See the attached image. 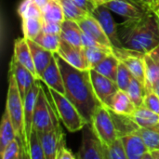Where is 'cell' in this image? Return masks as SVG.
<instances>
[{
	"instance_id": "obj_6",
	"label": "cell",
	"mask_w": 159,
	"mask_h": 159,
	"mask_svg": "<svg viewBox=\"0 0 159 159\" xmlns=\"http://www.w3.org/2000/svg\"><path fill=\"white\" fill-rule=\"evenodd\" d=\"M76 157L79 159H105L104 146L91 122L87 123L82 129V142Z\"/></svg>"
},
{
	"instance_id": "obj_8",
	"label": "cell",
	"mask_w": 159,
	"mask_h": 159,
	"mask_svg": "<svg viewBox=\"0 0 159 159\" xmlns=\"http://www.w3.org/2000/svg\"><path fill=\"white\" fill-rule=\"evenodd\" d=\"M113 52L119 59L120 61L124 62L127 65V67L131 72L133 77H135L145 86L146 75L143 60L144 54L125 48H113Z\"/></svg>"
},
{
	"instance_id": "obj_48",
	"label": "cell",
	"mask_w": 159,
	"mask_h": 159,
	"mask_svg": "<svg viewBox=\"0 0 159 159\" xmlns=\"http://www.w3.org/2000/svg\"><path fill=\"white\" fill-rule=\"evenodd\" d=\"M154 90L159 95V79L157 80V82L156 83V85H155V87H154Z\"/></svg>"
},
{
	"instance_id": "obj_9",
	"label": "cell",
	"mask_w": 159,
	"mask_h": 159,
	"mask_svg": "<svg viewBox=\"0 0 159 159\" xmlns=\"http://www.w3.org/2000/svg\"><path fill=\"white\" fill-rule=\"evenodd\" d=\"M90 78L98 99L107 107L115 94L119 90L117 84L94 69H90Z\"/></svg>"
},
{
	"instance_id": "obj_39",
	"label": "cell",
	"mask_w": 159,
	"mask_h": 159,
	"mask_svg": "<svg viewBox=\"0 0 159 159\" xmlns=\"http://www.w3.org/2000/svg\"><path fill=\"white\" fill-rule=\"evenodd\" d=\"M21 146L18 139L10 142L0 153L2 159H18L22 157Z\"/></svg>"
},
{
	"instance_id": "obj_13",
	"label": "cell",
	"mask_w": 159,
	"mask_h": 159,
	"mask_svg": "<svg viewBox=\"0 0 159 159\" xmlns=\"http://www.w3.org/2000/svg\"><path fill=\"white\" fill-rule=\"evenodd\" d=\"M39 80H36L34 84L31 87V89L28 90L24 100H23V121H24V137L26 141L27 145V156H28V144L31 133L33 131V117H34V105L36 102L37 95L40 90V84L38 82Z\"/></svg>"
},
{
	"instance_id": "obj_3",
	"label": "cell",
	"mask_w": 159,
	"mask_h": 159,
	"mask_svg": "<svg viewBox=\"0 0 159 159\" xmlns=\"http://www.w3.org/2000/svg\"><path fill=\"white\" fill-rule=\"evenodd\" d=\"M6 110L7 111L13 127L15 129L17 139L20 143L22 150V157H27V145L24 137V121H23V99L20 96L17 82L14 75L9 73L8 89L7 94Z\"/></svg>"
},
{
	"instance_id": "obj_33",
	"label": "cell",
	"mask_w": 159,
	"mask_h": 159,
	"mask_svg": "<svg viewBox=\"0 0 159 159\" xmlns=\"http://www.w3.org/2000/svg\"><path fill=\"white\" fill-rule=\"evenodd\" d=\"M34 42H36L38 45L43 47L44 48L53 52L57 53L61 45V34H47L41 32L34 39Z\"/></svg>"
},
{
	"instance_id": "obj_34",
	"label": "cell",
	"mask_w": 159,
	"mask_h": 159,
	"mask_svg": "<svg viewBox=\"0 0 159 159\" xmlns=\"http://www.w3.org/2000/svg\"><path fill=\"white\" fill-rule=\"evenodd\" d=\"M62 7L64 17L66 20H72L75 21H79L84 19L86 16L89 15L88 12L80 8L77 5H75L72 0H58Z\"/></svg>"
},
{
	"instance_id": "obj_18",
	"label": "cell",
	"mask_w": 159,
	"mask_h": 159,
	"mask_svg": "<svg viewBox=\"0 0 159 159\" xmlns=\"http://www.w3.org/2000/svg\"><path fill=\"white\" fill-rule=\"evenodd\" d=\"M41 80L48 86V88H50L63 95L65 94V88H64L62 75L59 67L58 61L55 58V54L51 59L49 64L42 74Z\"/></svg>"
},
{
	"instance_id": "obj_20",
	"label": "cell",
	"mask_w": 159,
	"mask_h": 159,
	"mask_svg": "<svg viewBox=\"0 0 159 159\" xmlns=\"http://www.w3.org/2000/svg\"><path fill=\"white\" fill-rule=\"evenodd\" d=\"M27 41H28V44H29V47H30V49L32 52L36 74L38 75L39 80H41L42 74L44 73V71L49 64L51 59L54 56V53L44 48L43 47L38 45L34 40L27 39Z\"/></svg>"
},
{
	"instance_id": "obj_25",
	"label": "cell",
	"mask_w": 159,
	"mask_h": 159,
	"mask_svg": "<svg viewBox=\"0 0 159 159\" xmlns=\"http://www.w3.org/2000/svg\"><path fill=\"white\" fill-rule=\"evenodd\" d=\"M119 62H120L119 59L114 53H112V54L108 55L106 58H104L100 63H98L92 69H94L98 73L103 75L104 76H106L116 82Z\"/></svg>"
},
{
	"instance_id": "obj_46",
	"label": "cell",
	"mask_w": 159,
	"mask_h": 159,
	"mask_svg": "<svg viewBox=\"0 0 159 159\" xmlns=\"http://www.w3.org/2000/svg\"><path fill=\"white\" fill-rule=\"evenodd\" d=\"M150 153H151L152 159H159V149H157V150L150 151Z\"/></svg>"
},
{
	"instance_id": "obj_44",
	"label": "cell",
	"mask_w": 159,
	"mask_h": 159,
	"mask_svg": "<svg viewBox=\"0 0 159 159\" xmlns=\"http://www.w3.org/2000/svg\"><path fill=\"white\" fill-rule=\"evenodd\" d=\"M33 1L41 8V10H43L50 2V0H33Z\"/></svg>"
},
{
	"instance_id": "obj_37",
	"label": "cell",
	"mask_w": 159,
	"mask_h": 159,
	"mask_svg": "<svg viewBox=\"0 0 159 159\" xmlns=\"http://www.w3.org/2000/svg\"><path fill=\"white\" fill-rule=\"evenodd\" d=\"M18 13L21 19L42 17L41 8L33 0H22L18 7Z\"/></svg>"
},
{
	"instance_id": "obj_30",
	"label": "cell",
	"mask_w": 159,
	"mask_h": 159,
	"mask_svg": "<svg viewBox=\"0 0 159 159\" xmlns=\"http://www.w3.org/2000/svg\"><path fill=\"white\" fill-rule=\"evenodd\" d=\"M136 132L143 139L150 151L159 149V123L148 128H140Z\"/></svg>"
},
{
	"instance_id": "obj_50",
	"label": "cell",
	"mask_w": 159,
	"mask_h": 159,
	"mask_svg": "<svg viewBox=\"0 0 159 159\" xmlns=\"http://www.w3.org/2000/svg\"><path fill=\"white\" fill-rule=\"evenodd\" d=\"M154 10L157 12V16H158V18H159V6L158 7H157L156 8H154Z\"/></svg>"
},
{
	"instance_id": "obj_27",
	"label": "cell",
	"mask_w": 159,
	"mask_h": 159,
	"mask_svg": "<svg viewBox=\"0 0 159 159\" xmlns=\"http://www.w3.org/2000/svg\"><path fill=\"white\" fill-rule=\"evenodd\" d=\"M17 139V134L9 115L7 110L2 116L1 127H0V152L13 140Z\"/></svg>"
},
{
	"instance_id": "obj_19",
	"label": "cell",
	"mask_w": 159,
	"mask_h": 159,
	"mask_svg": "<svg viewBox=\"0 0 159 159\" xmlns=\"http://www.w3.org/2000/svg\"><path fill=\"white\" fill-rule=\"evenodd\" d=\"M146 91L154 90V87L159 79V46L144 54Z\"/></svg>"
},
{
	"instance_id": "obj_23",
	"label": "cell",
	"mask_w": 159,
	"mask_h": 159,
	"mask_svg": "<svg viewBox=\"0 0 159 159\" xmlns=\"http://www.w3.org/2000/svg\"><path fill=\"white\" fill-rule=\"evenodd\" d=\"M107 108L116 113L128 116H132L134 111L136 110V106L130 100L128 93L125 90L121 89H119L115 94Z\"/></svg>"
},
{
	"instance_id": "obj_49",
	"label": "cell",
	"mask_w": 159,
	"mask_h": 159,
	"mask_svg": "<svg viewBox=\"0 0 159 159\" xmlns=\"http://www.w3.org/2000/svg\"><path fill=\"white\" fill-rule=\"evenodd\" d=\"M153 2H154V4H153V9L154 8H156L157 7H158L159 6V0H153Z\"/></svg>"
},
{
	"instance_id": "obj_42",
	"label": "cell",
	"mask_w": 159,
	"mask_h": 159,
	"mask_svg": "<svg viewBox=\"0 0 159 159\" xmlns=\"http://www.w3.org/2000/svg\"><path fill=\"white\" fill-rule=\"evenodd\" d=\"M61 23L55 22V21H44L42 32L47 34H61Z\"/></svg>"
},
{
	"instance_id": "obj_24",
	"label": "cell",
	"mask_w": 159,
	"mask_h": 159,
	"mask_svg": "<svg viewBox=\"0 0 159 159\" xmlns=\"http://www.w3.org/2000/svg\"><path fill=\"white\" fill-rule=\"evenodd\" d=\"M61 39L67 41L68 43L83 48L82 45V30L77 21L72 20H64L61 22Z\"/></svg>"
},
{
	"instance_id": "obj_11",
	"label": "cell",
	"mask_w": 159,
	"mask_h": 159,
	"mask_svg": "<svg viewBox=\"0 0 159 159\" xmlns=\"http://www.w3.org/2000/svg\"><path fill=\"white\" fill-rule=\"evenodd\" d=\"M57 54L72 66L80 70H90L83 48L75 47L61 39Z\"/></svg>"
},
{
	"instance_id": "obj_26",
	"label": "cell",
	"mask_w": 159,
	"mask_h": 159,
	"mask_svg": "<svg viewBox=\"0 0 159 159\" xmlns=\"http://www.w3.org/2000/svg\"><path fill=\"white\" fill-rule=\"evenodd\" d=\"M132 117L139 125L140 128H148L159 123V115L151 111L145 106L137 107L134 111Z\"/></svg>"
},
{
	"instance_id": "obj_40",
	"label": "cell",
	"mask_w": 159,
	"mask_h": 159,
	"mask_svg": "<svg viewBox=\"0 0 159 159\" xmlns=\"http://www.w3.org/2000/svg\"><path fill=\"white\" fill-rule=\"evenodd\" d=\"M143 106L159 115V95L155 90L146 91L143 100Z\"/></svg>"
},
{
	"instance_id": "obj_38",
	"label": "cell",
	"mask_w": 159,
	"mask_h": 159,
	"mask_svg": "<svg viewBox=\"0 0 159 159\" xmlns=\"http://www.w3.org/2000/svg\"><path fill=\"white\" fill-rule=\"evenodd\" d=\"M132 77H133V75H132L131 72L129 71V69L127 67V65L124 62L120 61L119 65H118V69H117L116 81L119 89L126 91Z\"/></svg>"
},
{
	"instance_id": "obj_10",
	"label": "cell",
	"mask_w": 159,
	"mask_h": 159,
	"mask_svg": "<svg viewBox=\"0 0 159 159\" xmlns=\"http://www.w3.org/2000/svg\"><path fill=\"white\" fill-rule=\"evenodd\" d=\"M91 15L97 19L103 28L113 45V48H123L118 36V27L114 20L112 11L104 5H98Z\"/></svg>"
},
{
	"instance_id": "obj_35",
	"label": "cell",
	"mask_w": 159,
	"mask_h": 159,
	"mask_svg": "<svg viewBox=\"0 0 159 159\" xmlns=\"http://www.w3.org/2000/svg\"><path fill=\"white\" fill-rule=\"evenodd\" d=\"M103 146L105 159H128L121 138L118 137L111 144Z\"/></svg>"
},
{
	"instance_id": "obj_28",
	"label": "cell",
	"mask_w": 159,
	"mask_h": 159,
	"mask_svg": "<svg viewBox=\"0 0 159 159\" xmlns=\"http://www.w3.org/2000/svg\"><path fill=\"white\" fill-rule=\"evenodd\" d=\"M83 49L90 69L94 68L108 55L114 53L113 48L108 47H84Z\"/></svg>"
},
{
	"instance_id": "obj_12",
	"label": "cell",
	"mask_w": 159,
	"mask_h": 159,
	"mask_svg": "<svg viewBox=\"0 0 159 159\" xmlns=\"http://www.w3.org/2000/svg\"><path fill=\"white\" fill-rule=\"evenodd\" d=\"M112 12L125 18L126 20L136 19L143 16L150 7L139 3H134L132 0H112L103 4Z\"/></svg>"
},
{
	"instance_id": "obj_41",
	"label": "cell",
	"mask_w": 159,
	"mask_h": 159,
	"mask_svg": "<svg viewBox=\"0 0 159 159\" xmlns=\"http://www.w3.org/2000/svg\"><path fill=\"white\" fill-rule=\"evenodd\" d=\"M77 157L75 156L71 150H69L66 145H65V140L63 139L58 148V152H57V157L56 159H75Z\"/></svg>"
},
{
	"instance_id": "obj_4",
	"label": "cell",
	"mask_w": 159,
	"mask_h": 159,
	"mask_svg": "<svg viewBox=\"0 0 159 159\" xmlns=\"http://www.w3.org/2000/svg\"><path fill=\"white\" fill-rule=\"evenodd\" d=\"M49 95L55 105V109L65 128L70 132L82 130L87 124L86 120L80 115L77 108L63 94L48 88Z\"/></svg>"
},
{
	"instance_id": "obj_21",
	"label": "cell",
	"mask_w": 159,
	"mask_h": 159,
	"mask_svg": "<svg viewBox=\"0 0 159 159\" xmlns=\"http://www.w3.org/2000/svg\"><path fill=\"white\" fill-rule=\"evenodd\" d=\"M13 56L16 58V60L20 63L24 65L34 75V77L37 80H39L38 75L35 71V67H34V60H33V56H32V52H31L28 41L24 36L15 41Z\"/></svg>"
},
{
	"instance_id": "obj_1",
	"label": "cell",
	"mask_w": 159,
	"mask_h": 159,
	"mask_svg": "<svg viewBox=\"0 0 159 159\" xmlns=\"http://www.w3.org/2000/svg\"><path fill=\"white\" fill-rule=\"evenodd\" d=\"M55 58L61 69L65 96L77 108L87 123H90L97 109L103 105L98 99L90 78V70H80L64 61L57 53Z\"/></svg>"
},
{
	"instance_id": "obj_31",
	"label": "cell",
	"mask_w": 159,
	"mask_h": 159,
	"mask_svg": "<svg viewBox=\"0 0 159 159\" xmlns=\"http://www.w3.org/2000/svg\"><path fill=\"white\" fill-rule=\"evenodd\" d=\"M126 92L129 96L132 102L135 104L136 108L143 105V100L146 94V89L142 82L137 80L135 77H132L128 89H126Z\"/></svg>"
},
{
	"instance_id": "obj_43",
	"label": "cell",
	"mask_w": 159,
	"mask_h": 159,
	"mask_svg": "<svg viewBox=\"0 0 159 159\" xmlns=\"http://www.w3.org/2000/svg\"><path fill=\"white\" fill-rule=\"evenodd\" d=\"M75 5H77L80 8L88 12L89 14H92L94 9L97 7V4L94 0H72Z\"/></svg>"
},
{
	"instance_id": "obj_14",
	"label": "cell",
	"mask_w": 159,
	"mask_h": 159,
	"mask_svg": "<svg viewBox=\"0 0 159 159\" xmlns=\"http://www.w3.org/2000/svg\"><path fill=\"white\" fill-rule=\"evenodd\" d=\"M121 140L128 159H152L150 150L137 132L121 137Z\"/></svg>"
},
{
	"instance_id": "obj_7",
	"label": "cell",
	"mask_w": 159,
	"mask_h": 159,
	"mask_svg": "<svg viewBox=\"0 0 159 159\" xmlns=\"http://www.w3.org/2000/svg\"><path fill=\"white\" fill-rule=\"evenodd\" d=\"M52 129H54V125L51 116V105L45 94L43 88L41 87L34 110L33 130L36 132L48 131Z\"/></svg>"
},
{
	"instance_id": "obj_22",
	"label": "cell",
	"mask_w": 159,
	"mask_h": 159,
	"mask_svg": "<svg viewBox=\"0 0 159 159\" xmlns=\"http://www.w3.org/2000/svg\"><path fill=\"white\" fill-rule=\"evenodd\" d=\"M109 111L112 116L117 136L119 138L124 137L129 134L135 133L140 129L139 125L136 123V121L134 120L132 116L118 114L110 109H109Z\"/></svg>"
},
{
	"instance_id": "obj_17",
	"label": "cell",
	"mask_w": 159,
	"mask_h": 159,
	"mask_svg": "<svg viewBox=\"0 0 159 159\" xmlns=\"http://www.w3.org/2000/svg\"><path fill=\"white\" fill-rule=\"evenodd\" d=\"M36 133L42 143L46 159H56L59 145L64 139L61 126L48 131H37Z\"/></svg>"
},
{
	"instance_id": "obj_32",
	"label": "cell",
	"mask_w": 159,
	"mask_h": 159,
	"mask_svg": "<svg viewBox=\"0 0 159 159\" xmlns=\"http://www.w3.org/2000/svg\"><path fill=\"white\" fill-rule=\"evenodd\" d=\"M42 18L44 21L62 22L65 20L62 7L58 0H50L48 5L42 10Z\"/></svg>"
},
{
	"instance_id": "obj_16",
	"label": "cell",
	"mask_w": 159,
	"mask_h": 159,
	"mask_svg": "<svg viewBox=\"0 0 159 159\" xmlns=\"http://www.w3.org/2000/svg\"><path fill=\"white\" fill-rule=\"evenodd\" d=\"M77 22L84 34H86L87 35H89L98 43L113 48V45L109 37L107 36L103 28L102 27V25L94 16L89 14Z\"/></svg>"
},
{
	"instance_id": "obj_36",
	"label": "cell",
	"mask_w": 159,
	"mask_h": 159,
	"mask_svg": "<svg viewBox=\"0 0 159 159\" xmlns=\"http://www.w3.org/2000/svg\"><path fill=\"white\" fill-rule=\"evenodd\" d=\"M28 158L46 159V155L37 133L33 130L28 144Z\"/></svg>"
},
{
	"instance_id": "obj_15",
	"label": "cell",
	"mask_w": 159,
	"mask_h": 159,
	"mask_svg": "<svg viewBox=\"0 0 159 159\" xmlns=\"http://www.w3.org/2000/svg\"><path fill=\"white\" fill-rule=\"evenodd\" d=\"M9 73H11L14 75L20 96L24 100L28 90L31 89V87L34 84V82L37 79L24 65L20 63L14 56L10 61Z\"/></svg>"
},
{
	"instance_id": "obj_5",
	"label": "cell",
	"mask_w": 159,
	"mask_h": 159,
	"mask_svg": "<svg viewBox=\"0 0 159 159\" xmlns=\"http://www.w3.org/2000/svg\"><path fill=\"white\" fill-rule=\"evenodd\" d=\"M91 124L103 145H109L118 138L112 116L106 106L101 105L97 109L92 117Z\"/></svg>"
},
{
	"instance_id": "obj_47",
	"label": "cell",
	"mask_w": 159,
	"mask_h": 159,
	"mask_svg": "<svg viewBox=\"0 0 159 159\" xmlns=\"http://www.w3.org/2000/svg\"><path fill=\"white\" fill-rule=\"evenodd\" d=\"M109 1H112V0H94V2H95L97 5H103L104 3L109 2Z\"/></svg>"
},
{
	"instance_id": "obj_45",
	"label": "cell",
	"mask_w": 159,
	"mask_h": 159,
	"mask_svg": "<svg viewBox=\"0 0 159 159\" xmlns=\"http://www.w3.org/2000/svg\"><path fill=\"white\" fill-rule=\"evenodd\" d=\"M138 1H139L141 4L144 5L145 7H150V8L153 7V4H154L153 0H138Z\"/></svg>"
},
{
	"instance_id": "obj_2",
	"label": "cell",
	"mask_w": 159,
	"mask_h": 159,
	"mask_svg": "<svg viewBox=\"0 0 159 159\" xmlns=\"http://www.w3.org/2000/svg\"><path fill=\"white\" fill-rule=\"evenodd\" d=\"M118 36L123 48L147 53L159 46V18L153 8L136 19L126 20L118 27Z\"/></svg>"
},
{
	"instance_id": "obj_29",
	"label": "cell",
	"mask_w": 159,
	"mask_h": 159,
	"mask_svg": "<svg viewBox=\"0 0 159 159\" xmlns=\"http://www.w3.org/2000/svg\"><path fill=\"white\" fill-rule=\"evenodd\" d=\"M43 23L44 20L42 17L21 19V28L24 37L34 40L42 32Z\"/></svg>"
}]
</instances>
